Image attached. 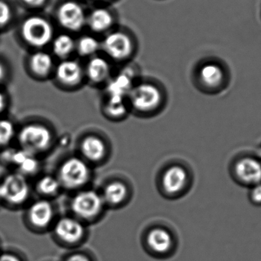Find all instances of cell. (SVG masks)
I'll return each mask as SVG.
<instances>
[{
    "label": "cell",
    "mask_w": 261,
    "mask_h": 261,
    "mask_svg": "<svg viewBox=\"0 0 261 261\" xmlns=\"http://www.w3.org/2000/svg\"><path fill=\"white\" fill-rule=\"evenodd\" d=\"M17 40L24 47L42 50L54 39V29L49 20L37 13L29 14L17 21L15 25Z\"/></svg>",
    "instance_id": "1"
},
{
    "label": "cell",
    "mask_w": 261,
    "mask_h": 261,
    "mask_svg": "<svg viewBox=\"0 0 261 261\" xmlns=\"http://www.w3.org/2000/svg\"><path fill=\"white\" fill-rule=\"evenodd\" d=\"M18 141L21 150L36 155L49 148L52 134L47 127L41 124H28L18 132Z\"/></svg>",
    "instance_id": "2"
},
{
    "label": "cell",
    "mask_w": 261,
    "mask_h": 261,
    "mask_svg": "<svg viewBox=\"0 0 261 261\" xmlns=\"http://www.w3.org/2000/svg\"><path fill=\"white\" fill-rule=\"evenodd\" d=\"M90 170L88 165L79 158L66 160L59 170L61 185L70 190L80 188L85 185L90 179Z\"/></svg>",
    "instance_id": "3"
},
{
    "label": "cell",
    "mask_w": 261,
    "mask_h": 261,
    "mask_svg": "<svg viewBox=\"0 0 261 261\" xmlns=\"http://www.w3.org/2000/svg\"><path fill=\"white\" fill-rule=\"evenodd\" d=\"M102 196L93 190L77 193L72 199L71 208L79 220L92 221L100 215L103 208Z\"/></svg>",
    "instance_id": "4"
},
{
    "label": "cell",
    "mask_w": 261,
    "mask_h": 261,
    "mask_svg": "<svg viewBox=\"0 0 261 261\" xmlns=\"http://www.w3.org/2000/svg\"><path fill=\"white\" fill-rule=\"evenodd\" d=\"M30 187L24 175H8L0 184V199L12 205H19L29 199Z\"/></svg>",
    "instance_id": "5"
},
{
    "label": "cell",
    "mask_w": 261,
    "mask_h": 261,
    "mask_svg": "<svg viewBox=\"0 0 261 261\" xmlns=\"http://www.w3.org/2000/svg\"><path fill=\"white\" fill-rule=\"evenodd\" d=\"M128 96L134 108L141 112L151 111L161 102L159 89L150 84H141L132 87Z\"/></svg>",
    "instance_id": "6"
},
{
    "label": "cell",
    "mask_w": 261,
    "mask_h": 261,
    "mask_svg": "<svg viewBox=\"0 0 261 261\" xmlns=\"http://www.w3.org/2000/svg\"><path fill=\"white\" fill-rule=\"evenodd\" d=\"M55 234L61 243L73 247L84 241L86 230L83 222L76 218L64 217L55 224Z\"/></svg>",
    "instance_id": "7"
},
{
    "label": "cell",
    "mask_w": 261,
    "mask_h": 261,
    "mask_svg": "<svg viewBox=\"0 0 261 261\" xmlns=\"http://www.w3.org/2000/svg\"><path fill=\"white\" fill-rule=\"evenodd\" d=\"M58 22L64 29L72 32L82 29L86 22L85 13L81 5L76 2L63 3L57 11Z\"/></svg>",
    "instance_id": "8"
},
{
    "label": "cell",
    "mask_w": 261,
    "mask_h": 261,
    "mask_svg": "<svg viewBox=\"0 0 261 261\" xmlns=\"http://www.w3.org/2000/svg\"><path fill=\"white\" fill-rule=\"evenodd\" d=\"M103 48L113 59L124 60L132 53V41L122 32H113L104 40Z\"/></svg>",
    "instance_id": "9"
},
{
    "label": "cell",
    "mask_w": 261,
    "mask_h": 261,
    "mask_svg": "<svg viewBox=\"0 0 261 261\" xmlns=\"http://www.w3.org/2000/svg\"><path fill=\"white\" fill-rule=\"evenodd\" d=\"M234 173L241 182L247 185L261 184V163L251 158L239 160L234 165Z\"/></svg>",
    "instance_id": "10"
},
{
    "label": "cell",
    "mask_w": 261,
    "mask_h": 261,
    "mask_svg": "<svg viewBox=\"0 0 261 261\" xmlns=\"http://www.w3.org/2000/svg\"><path fill=\"white\" fill-rule=\"evenodd\" d=\"M6 162L12 163L19 170V173L24 175H32L38 171L39 163L36 155L32 154L24 150H12L6 151L4 154Z\"/></svg>",
    "instance_id": "11"
},
{
    "label": "cell",
    "mask_w": 261,
    "mask_h": 261,
    "mask_svg": "<svg viewBox=\"0 0 261 261\" xmlns=\"http://www.w3.org/2000/svg\"><path fill=\"white\" fill-rule=\"evenodd\" d=\"M146 242L149 249L158 255L168 254L173 245L171 234L167 230L161 228L150 230L147 234Z\"/></svg>",
    "instance_id": "12"
},
{
    "label": "cell",
    "mask_w": 261,
    "mask_h": 261,
    "mask_svg": "<svg viewBox=\"0 0 261 261\" xmlns=\"http://www.w3.org/2000/svg\"><path fill=\"white\" fill-rule=\"evenodd\" d=\"M188 175L184 167L173 166L169 167L162 176V186L169 194L179 193L185 187Z\"/></svg>",
    "instance_id": "13"
},
{
    "label": "cell",
    "mask_w": 261,
    "mask_h": 261,
    "mask_svg": "<svg viewBox=\"0 0 261 261\" xmlns=\"http://www.w3.org/2000/svg\"><path fill=\"white\" fill-rule=\"evenodd\" d=\"M31 223L38 228L49 226L54 219V210L51 204L47 200H38L31 205L29 210Z\"/></svg>",
    "instance_id": "14"
},
{
    "label": "cell",
    "mask_w": 261,
    "mask_h": 261,
    "mask_svg": "<svg viewBox=\"0 0 261 261\" xmlns=\"http://www.w3.org/2000/svg\"><path fill=\"white\" fill-rule=\"evenodd\" d=\"M28 67L32 74L38 77L48 76L53 68V59L43 50H32L27 59Z\"/></svg>",
    "instance_id": "15"
},
{
    "label": "cell",
    "mask_w": 261,
    "mask_h": 261,
    "mask_svg": "<svg viewBox=\"0 0 261 261\" xmlns=\"http://www.w3.org/2000/svg\"><path fill=\"white\" fill-rule=\"evenodd\" d=\"M56 77L64 85H76L82 80L83 70L76 61H64L57 67Z\"/></svg>",
    "instance_id": "16"
},
{
    "label": "cell",
    "mask_w": 261,
    "mask_h": 261,
    "mask_svg": "<svg viewBox=\"0 0 261 261\" xmlns=\"http://www.w3.org/2000/svg\"><path fill=\"white\" fill-rule=\"evenodd\" d=\"M81 149L84 158L93 162L102 160L107 151L105 143L96 136H88L84 138L81 143Z\"/></svg>",
    "instance_id": "17"
},
{
    "label": "cell",
    "mask_w": 261,
    "mask_h": 261,
    "mask_svg": "<svg viewBox=\"0 0 261 261\" xmlns=\"http://www.w3.org/2000/svg\"><path fill=\"white\" fill-rule=\"evenodd\" d=\"M87 73L92 82L99 84L108 78L110 73V65L103 58L96 57L89 62Z\"/></svg>",
    "instance_id": "18"
},
{
    "label": "cell",
    "mask_w": 261,
    "mask_h": 261,
    "mask_svg": "<svg viewBox=\"0 0 261 261\" xmlns=\"http://www.w3.org/2000/svg\"><path fill=\"white\" fill-rule=\"evenodd\" d=\"M17 11L11 0H0V34L15 27Z\"/></svg>",
    "instance_id": "19"
},
{
    "label": "cell",
    "mask_w": 261,
    "mask_h": 261,
    "mask_svg": "<svg viewBox=\"0 0 261 261\" xmlns=\"http://www.w3.org/2000/svg\"><path fill=\"white\" fill-rule=\"evenodd\" d=\"M132 85V76L128 73H122L116 76L108 86V92L110 97L121 98L128 95Z\"/></svg>",
    "instance_id": "20"
},
{
    "label": "cell",
    "mask_w": 261,
    "mask_h": 261,
    "mask_svg": "<svg viewBox=\"0 0 261 261\" xmlns=\"http://www.w3.org/2000/svg\"><path fill=\"white\" fill-rule=\"evenodd\" d=\"M199 76L204 85L210 88H215L222 84L224 80V72L217 64H208L201 68Z\"/></svg>",
    "instance_id": "21"
},
{
    "label": "cell",
    "mask_w": 261,
    "mask_h": 261,
    "mask_svg": "<svg viewBox=\"0 0 261 261\" xmlns=\"http://www.w3.org/2000/svg\"><path fill=\"white\" fill-rule=\"evenodd\" d=\"M128 195V189L122 182H113L107 186L104 190V202L111 205H119L123 202Z\"/></svg>",
    "instance_id": "22"
},
{
    "label": "cell",
    "mask_w": 261,
    "mask_h": 261,
    "mask_svg": "<svg viewBox=\"0 0 261 261\" xmlns=\"http://www.w3.org/2000/svg\"><path fill=\"white\" fill-rule=\"evenodd\" d=\"M88 23L92 30L102 32L107 30L112 25L113 17L106 9H97L90 14Z\"/></svg>",
    "instance_id": "23"
},
{
    "label": "cell",
    "mask_w": 261,
    "mask_h": 261,
    "mask_svg": "<svg viewBox=\"0 0 261 261\" xmlns=\"http://www.w3.org/2000/svg\"><path fill=\"white\" fill-rule=\"evenodd\" d=\"M54 54L60 58H66L74 48V42L71 37L67 35H60L51 41Z\"/></svg>",
    "instance_id": "24"
},
{
    "label": "cell",
    "mask_w": 261,
    "mask_h": 261,
    "mask_svg": "<svg viewBox=\"0 0 261 261\" xmlns=\"http://www.w3.org/2000/svg\"><path fill=\"white\" fill-rule=\"evenodd\" d=\"M61 186L58 179L47 175L38 180L37 190L39 193L44 196H53L58 193Z\"/></svg>",
    "instance_id": "25"
},
{
    "label": "cell",
    "mask_w": 261,
    "mask_h": 261,
    "mask_svg": "<svg viewBox=\"0 0 261 261\" xmlns=\"http://www.w3.org/2000/svg\"><path fill=\"white\" fill-rule=\"evenodd\" d=\"M15 133V126L11 121L0 119V147L9 144L13 139Z\"/></svg>",
    "instance_id": "26"
},
{
    "label": "cell",
    "mask_w": 261,
    "mask_h": 261,
    "mask_svg": "<svg viewBox=\"0 0 261 261\" xmlns=\"http://www.w3.org/2000/svg\"><path fill=\"white\" fill-rule=\"evenodd\" d=\"M99 43L93 37L86 36L81 38L77 44L78 53L82 56H90L97 51Z\"/></svg>",
    "instance_id": "27"
},
{
    "label": "cell",
    "mask_w": 261,
    "mask_h": 261,
    "mask_svg": "<svg viewBox=\"0 0 261 261\" xmlns=\"http://www.w3.org/2000/svg\"><path fill=\"white\" fill-rule=\"evenodd\" d=\"M106 112L112 117H120L126 113V107L123 99L110 97V101L106 106Z\"/></svg>",
    "instance_id": "28"
},
{
    "label": "cell",
    "mask_w": 261,
    "mask_h": 261,
    "mask_svg": "<svg viewBox=\"0 0 261 261\" xmlns=\"http://www.w3.org/2000/svg\"><path fill=\"white\" fill-rule=\"evenodd\" d=\"M48 0H16L17 3L24 9L36 11L45 6Z\"/></svg>",
    "instance_id": "29"
},
{
    "label": "cell",
    "mask_w": 261,
    "mask_h": 261,
    "mask_svg": "<svg viewBox=\"0 0 261 261\" xmlns=\"http://www.w3.org/2000/svg\"><path fill=\"white\" fill-rule=\"evenodd\" d=\"M251 198L256 204H261V184L254 186L251 192Z\"/></svg>",
    "instance_id": "30"
},
{
    "label": "cell",
    "mask_w": 261,
    "mask_h": 261,
    "mask_svg": "<svg viewBox=\"0 0 261 261\" xmlns=\"http://www.w3.org/2000/svg\"><path fill=\"white\" fill-rule=\"evenodd\" d=\"M65 261H91L88 257L84 254H74L67 257Z\"/></svg>",
    "instance_id": "31"
},
{
    "label": "cell",
    "mask_w": 261,
    "mask_h": 261,
    "mask_svg": "<svg viewBox=\"0 0 261 261\" xmlns=\"http://www.w3.org/2000/svg\"><path fill=\"white\" fill-rule=\"evenodd\" d=\"M0 261H21V260L13 254H5L0 256Z\"/></svg>",
    "instance_id": "32"
},
{
    "label": "cell",
    "mask_w": 261,
    "mask_h": 261,
    "mask_svg": "<svg viewBox=\"0 0 261 261\" xmlns=\"http://www.w3.org/2000/svg\"><path fill=\"white\" fill-rule=\"evenodd\" d=\"M6 73H7L6 65L3 61L0 60V82L6 78Z\"/></svg>",
    "instance_id": "33"
},
{
    "label": "cell",
    "mask_w": 261,
    "mask_h": 261,
    "mask_svg": "<svg viewBox=\"0 0 261 261\" xmlns=\"http://www.w3.org/2000/svg\"><path fill=\"white\" fill-rule=\"evenodd\" d=\"M6 99L4 93L0 90V113H3L6 108Z\"/></svg>",
    "instance_id": "34"
}]
</instances>
